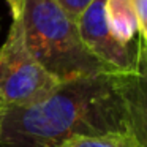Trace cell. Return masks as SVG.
<instances>
[{"mask_svg": "<svg viewBox=\"0 0 147 147\" xmlns=\"http://www.w3.org/2000/svg\"><path fill=\"white\" fill-rule=\"evenodd\" d=\"M108 133H128L119 71L60 82L30 106H0V147H63Z\"/></svg>", "mask_w": 147, "mask_h": 147, "instance_id": "6da1fadb", "label": "cell"}, {"mask_svg": "<svg viewBox=\"0 0 147 147\" xmlns=\"http://www.w3.org/2000/svg\"><path fill=\"white\" fill-rule=\"evenodd\" d=\"M21 19L30 52L59 82L112 71L86 48L78 24L55 0H26Z\"/></svg>", "mask_w": 147, "mask_h": 147, "instance_id": "7a4b0ae2", "label": "cell"}, {"mask_svg": "<svg viewBox=\"0 0 147 147\" xmlns=\"http://www.w3.org/2000/svg\"><path fill=\"white\" fill-rule=\"evenodd\" d=\"M59 84L30 52L22 19H13L0 46V106L35 105L51 95Z\"/></svg>", "mask_w": 147, "mask_h": 147, "instance_id": "3957f363", "label": "cell"}, {"mask_svg": "<svg viewBox=\"0 0 147 147\" xmlns=\"http://www.w3.org/2000/svg\"><path fill=\"white\" fill-rule=\"evenodd\" d=\"M106 0H93L78 19V30L86 48L109 70L125 73L136 65V49L119 43L111 33L105 13Z\"/></svg>", "mask_w": 147, "mask_h": 147, "instance_id": "277c9868", "label": "cell"}, {"mask_svg": "<svg viewBox=\"0 0 147 147\" xmlns=\"http://www.w3.org/2000/svg\"><path fill=\"white\" fill-rule=\"evenodd\" d=\"M120 90L127 131L138 147H147V45L142 38L136 46L134 68L120 73Z\"/></svg>", "mask_w": 147, "mask_h": 147, "instance_id": "5b68a950", "label": "cell"}, {"mask_svg": "<svg viewBox=\"0 0 147 147\" xmlns=\"http://www.w3.org/2000/svg\"><path fill=\"white\" fill-rule=\"evenodd\" d=\"M106 22L119 43L130 46L139 35V22L133 0H106Z\"/></svg>", "mask_w": 147, "mask_h": 147, "instance_id": "8992f818", "label": "cell"}, {"mask_svg": "<svg viewBox=\"0 0 147 147\" xmlns=\"http://www.w3.org/2000/svg\"><path fill=\"white\" fill-rule=\"evenodd\" d=\"M63 147H138L130 133H108L98 136H76Z\"/></svg>", "mask_w": 147, "mask_h": 147, "instance_id": "52a82bcc", "label": "cell"}, {"mask_svg": "<svg viewBox=\"0 0 147 147\" xmlns=\"http://www.w3.org/2000/svg\"><path fill=\"white\" fill-rule=\"evenodd\" d=\"M93 0H55V3L67 13V16L70 19H73L74 22H78L82 13L92 5Z\"/></svg>", "mask_w": 147, "mask_h": 147, "instance_id": "ba28073f", "label": "cell"}, {"mask_svg": "<svg viewBox=\"0 0 147 147\" xmlns=\"http://www.w3.org/2000/svg\"><path fill=\"white\" fill-rule=\"evenodd\" d=\"M139 22V36L147 45V0H133Z\"/></svg>", "mask_w": 147, "mask_h": 147, "instance_id": "9c48e42d", "label": "cell"}, {"mask_svg": "<svg viewBox=\"0 0 147 147\" xmlns=\"http://www.w3.org/2000/svg\"><path fill=\"white\" fill-rule=\"evenodd\" d=\"M5 2H7L8 7H10V11H11V16H13V19H18V18H21L26 0H5Z\"/></svg>", "mask_w": 147, "mask_h": 147, "instance_id": "30bf717a", "label": "cell"}]
</instances>
